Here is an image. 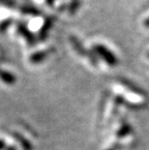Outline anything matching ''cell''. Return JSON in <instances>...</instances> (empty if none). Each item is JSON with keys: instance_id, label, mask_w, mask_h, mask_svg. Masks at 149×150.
Masks as SVG:
<instances>
[{"instance_id": "277c9868", "label": "cell", "mask_w": 149, "mask_h": 150, "mask_svg": "<svg viewBox=\"0 0 149 150\" xmlns=\"http://www.w3.org/2000/svg\"><path fill=\"white\" fill-rule=\"evenodd\" d=\"M52 49H49L46 50H42V52H38L33 53L32 55L29 57V61L33 64H37V63H41L45 60L47 56L49 55V53L52 52Z\"/></svg>"}, {"instance_id": "4fadbf2b", "label": "cell", "mask_w": 149, "mask_h": 150, "mask_svg": "<svg viewBox=\"0 0 149 150\" xmlns=\"http://www.w3.org/2000/svg\"><path fill=\"white\" fill-rule=\"evenodd\" d=\"M6 147V144H5V142H3V140L0 139V150H3Z\"/></svg>"}, {"instance_id": "30bf717a", "label": "cell", "mask_w": 149, "mask_h": 150, "mask_svg": "<svg viewBox=\"0 0 149 150\" xmlns=\"http://www.w3.org/2000/svg\"><path fill=\"white\" fill-rule=\"evenodd\" d=\"M130 131H131V127H130V125L127 123H124V124H122V126L119 128L116 135L118 138H122V137H125L127 134H129Z\"/></svg>"}, {"instance_id": "2e32d148", "label": "cell", "mask_w": 149, "mask_h": 150, "mask_svg": "<svg viewBox=\"0 0 149 150\" xmlns=\"http://www.w3.org/2000/svg\"><path fill=\"white\" fill-rule=\"evenodd\" d=\"M6 150H17L15 147H12V146H9V147H7V149Z\"/></svg>"}, {"instance_id": "52a82bcc", "label": "cell", "mask_w": 149, "mask_h": 150, "mask_svg": "<svg viewBox=\"0 0 149 150\" xmlns=\"http://www.w3.org/2000/svg\"><path fill=\"white\" fill-rule=\"evenodd\" d=\"M20 11L23 15L34 16V17H38V16L42 15V13L38 10L37 8L33 7V6H23L20 8Z\"/></svg>"}, {"instance_id": "8992f818", "label": "cell", "mask_w": 149, "mask_h": 150, "mask_svg": "<svg viewBox=\"0 0 149 150\" xmlns=\"http://www.w3.org/2000/svg\"><path fill=\"white\" fill-rule=\"evenodd\" d=\"M0 79L7 84H14L16 81H17V79H16L14 75H12L9 72L2 71V70H0Z\"/></svg>"}, {"instance_id": "ba28073f", "label": "cell", "mask_w": 149, "mask_h": 150, "mask_svg": "<svg viewBox=\"0 0 149 150\" xmlns=\"http://www.w3.org/2000/svg\"><path fill=\"white\" fill-rule=\"evenodd\" d=\"M81 5V0H72V1L69 3V6L67 7L69 15L74 16L76 13L78 11V9H80Z\"/></svg>"}, {"instance_id": "5b68a950", "label": "cell", "mask_w": 149, "mask_h": 150, "mask_svg": "<svg viewBox=\"0 0 149 150\" xmlns=\"http://www.w3.org/2000/svg\"><path fill=\"white\" fill-rule=\"evenodd\" d=\"M70 42H71L72 46L74 47L76 52H77L78 54H81V55H82V56H88L89 52H87V50L84 49L83 46H82V44L80 42V40H78L77 37L71 36L70 37Z\"/></svg>"}, {"instance_id": "3957f363", "label": "cell", "mask_w": 149, "mask_h": 150, "mask_svg": "<svg viewBox=\"0 0 149 150\" xmlns=\"http://www.w3.org/2000/svg\"><path fill=\"white\" fill-rule=\"evenodd\" d=\"M54 21H55V17L46 18L45 22H44V24L42 25V27H41V29H40V32H39V37L41 40H45L47 38L50 28L52 27L53 23H54Z\"/></svg>"}, {"instance_id": "e0dca14e", "label": "cell", "mask_w": 149, "mask_h": 150, "mask_svg": "<svg viewBox=\"0 0 149 150\" xmlns=\"http://www.w3.org/2000/svg\"><path fill=\"white\" fill-rule=\"evenodd\" d=\"M147 56H148V57H149V52H148V53H147Z\"/></svg>"}, {"instance_id": "7a4b0ae2", "label": "cell", "mask_w": 149, "mask_h": 150, "mask_svg": "<svg viewBox=\"0 0 149 150\" xmlns=\"http://www.w3.org/2000/svg\"><path fill=\"white\" fill-rule=\"evenodd\" d=\"M17 28H18V32L27 41L29 46H34L35 43H36V38H35L34 34L23 23H18Z\"/></svg>"}, {"instance_id": "8fae6325", "label": "cell", "mask_w": 149, "mask_h": 150, "mask_svg": "<svg viewBox=\"0 0 149 150\" xmlns=\"http://www.w3.org/2000/svg\"><path fill=\"white\" fill-rule=\"evenodd\" d=\"M12 21H13L12 18H8V20L3 21L0 23V32H4V31L7 30V28L12 24Z\"/></svg>"}, {"instance_id": "6da1fadb", "label": "cell", "mask_w": 149, "mask_h": 150, "mask_svg": "<svg viewBox=\"0 0 149 150\" xmlns=\"http://www.w3.org/2000/svg\"><path fill=\"white\" fill-rule=\"evenodd\" d=\"M93 50L95 53H97L98 55H100L102 58L106 61L107 64L110 66H115L118 63V59L117 57L113 54L110 50L106 47L103 45H95L93 47Z\"/></svg>"}, {"instance_id": "9a60e30c", "label": "cell", "mask_w": 149, "mask_h": 150, "mask_svg": "<svg viewBox=\"0 0 149 150\" xmlns=\"http://www.w3.org/2000/svg\"><path fill=\"white\" fill-rule=\"evenodd\" d=\"M117 148H118V144H116L115 145H113V146H112L110 148H109V149H107V150H117Z\"/></svg>"}, {"instance_id": "9c48e42d", "label": "cell", "mask_w": 149, "mask_h": 150, "mask_svg": "<svg viewBox=\"0 0 149 150\" xmlns=\"http://www.w3.org/2000/svg\"><path fill=\"white\" fill-rule=\"evenodd\" d=\"M14 136L16 137V139L21 143V146H23L24 150H32V145H31V143L28 142L26 139H24L20 135H18V133H16V134H14Z\"/></svg>"}, {"instance_id": "7c38bea8", "label": "cell", "mask_w": 149, "mask_h": 150, "mask_svg": "<svg viewBox=\"0 0 149 150\" xmlns=\"http://www.w3.org/2000/svg\"><path fill=\"white\" fill-rule=\"evenodd\" d=\"M54 1H55V0H46L47 4L49 6H50V7H52V6L54 5Z\"/></svg>"}, {"instance_id": "5bb4252c", "label": "cell", "mask_w": 149, "mask_h": 150, "mask_svg": "<svg viewBox=\"0 0 149 150\" xmlns=\"http://www.w3.org/2000/svg\"><path fill=\"white\" fill-rule=\"evenodd\" d=\"M143 25H144L145 27H149V17L144 20V21H143Z\"/></svg>"}]
</instances>
